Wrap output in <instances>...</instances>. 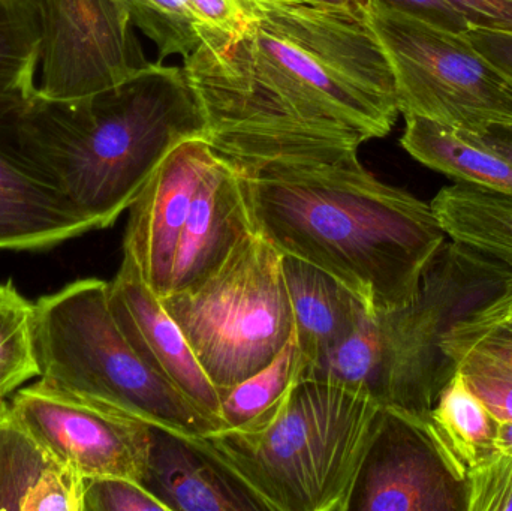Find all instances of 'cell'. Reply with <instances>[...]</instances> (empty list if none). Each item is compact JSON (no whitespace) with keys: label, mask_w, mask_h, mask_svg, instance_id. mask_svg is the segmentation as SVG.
Instances as JSON below:
<instances>
[{"label":"cell","mask_w":512,"mask_h":511,"mask_svg":"<svg viewBox=\"0 0 512 511\" xmlns=\"http://www.w3.org/2000/svg\"><path fill=\"white\" fill-rule=\"evenodd\" d=\"M141 485L167 511H270L213 452L206 437H185L155 426Z\"/></svg>","instance_id":"14"},{"label":"cell","mask_w":512,"mask_h":511,"mask_svg":"<svg viewBox=\"0 0 512 511\" xmlns=\"http://www.w3.org/2000/svg\"><path fill=\"white\" fill-rule=\"evenodd\" d=\"M306 360L292 333L276 359L221 396L225 429H242L273 410L289 390L304 380Z\"/></svg>","instance_id":"23"},{"label":"cell","mask_w":512,"mask_h":511,"mask_svg":"<svg viewBox=\"0 0 512 511\" xmlns=\"http://www.w3.org/2000/svg\"><path fill=\"white\" fill-rule=\"evenodd\" d=\"M484 141L512 164V128H498L483 135Z\"/></svg>","instance_id":"35"},{"label":"cell","mask_w":512,"mask_h":511,"mask_svg":"<svg viewBox=\"0 0 512 511\" xmlns=\"http://www.w3.org/2000/svg\"><path fill=\"white\" fill-rule=\"evenodd\" d=\"M240 173L256 233L375 312L408 303L448 239L429 203L376 179L357 152Z\"/></svg>","instance_id":"2"},{"label":"cell","mask_w":512,"mask_h":511,"mask_svg":"<svg viewBox=\"0 0 512 511\" xmlns=\"http://www.w3.org/2000/svg\"><path fill=\"white\" fill-rule=\"evenodd\" d=\"M445 354L453 360V356L463 350H478L502 360L512 368V332L504 329L478 330V332H462L451 330L442 344Z\"/></svg>","instance_id":"31"},{"label":"cell","mask_w":512,"mask_h":511,"mask_svg":"<svg viewBox=\"0 0 512 511\" xmlns=\"http://www.w3.org/2000/svg\"><path fill=\"white\" fill-rule=\"evenodd\" d=\"M303 2L336 9H360V0H303Z\"/></svg>","instance_id":"37"},{"label":"cell","mask_w":512,"mask_h":511,"mask_svg":"<svg viewBox=\"0 0 512 511\" xmlns=\"http://www.w3.org/2000/svg\"><path fill=\"white\" fill-rule=\"evenodd\" d=\"M39 375L33 303L21 296L14 282H5L0 285V420L11 416L6 398Z\"/></svg>","instance_id":"24"},{"label":"cell","mask_w":512,"mask_h":511,"mask_svg":"<svg viewBox=\"0 0 512 511\" xmlns=\"http://www.w3.org/2000/svg\"><path fill=\"white\" fill-rule=\"evenodd\" d=\"M203 29V42L222 41L245 29L248 9L242 0H186Z\"/></svg>","instance_id":"29"},{"label":"cell","mask_w":512,"mask_h":511,"mask_svg":"<svg viewBox=\"0 0 512 511\" xmlns=\"http://www.w3.org/2000/svg\"><path fill=\"white\" fill-rule=\"evenodd\" d=\"M361 2L376 3L382 8L409 15L453 32L465 33L469 29L468 21L447 0H360Z\"/></svg>","instance_id":"30"},{"label":"cell","mask_w":512,"mask_h":511,"mask_svg":"<svg viewBox=\"0 0 512 511\" xmlns=\"http://www.w3.org/2000/svg\"><path fill=\"white\" fill-rule=\"evenodd\" d=\"M430 206L448 239L512 270V192L457 182L442 188Z\"/></svg>","instance_id":"21"},{"label":"cell","mask_w":512,"mask_h":511,"mask_svg":"<svg viewBox=\"0 0 512 511\" xmlns=\"http://www.w3.org/2000/svg\"><path fill=\"white\" fill-rule=\"evenodd\" d=\"M421 425L451 473L463 482L472 468L496 452L499 420L459 371L445 384Z\"/></svg>","instance_id":"20"},{"label":"cell","mask_w":512,"mask_h":511,"mask_svg":"<svg viewBox=\"0 0 512 511\" xmlns=\"http://www.w3.org/2000/svg\"><path fill=\"white\" fill-rule=\"evenodd\" d=\"M108 299L114 318L138 356L204 416L225 429L218 389L128 252H123L122 264L108 282Z\"/></svg>","instance_id":"13"},{"label":"cell","mask_w":512,"mask_h":511,"mask_svg":"<svg viewBox=\"0 0 512 511\" xmlns=\"http://www.w3.org/2000/svg\"><path fill=\"white\" fill-rule=\"evenodd\" d=\"M12 126L27 162L96 230L114 225L179 144L206 135L183 68L161 62L74 101L36 92Z\"/></svg>","instance_id":"3"},{"label":"cell","mask_w":512,"mask_h":511,"mask_svg":"<svg viewBox=\"0 0 512 511\" xmlns=\"http://www.w3.org/2000/svg\"><path fill=\"white\" fill-rule=\"evenodd\" d=\"M348 511H466L465 482L451 473L420 419L384 407Z\"/></svg>","instance_id":"11"},{"label":"cell","mask_w":512,"mask_h":511,"mask_svg":"<svg viewBox=\"0 0 512 511\" xmlns=\"http://www.w3.org/2000/svg\"><path fill=\"white\" fill-rule=\"evenodd\" d=\"M469 27L512 33V0H447Z\"/></svg>","instance_id":"32"},{"label":"cell","mask_w":512,"mask_h":511,"mask_svg":"<svg viewBox=\"0 0 512 511\" xmlns=\"http://www.w3.org/2000/svg\"><path fill=\"white\" fill-rule=\"evenodd\" d=\"M132 24L158 47L165 57L191 56L201 42L203 29L186 0H120Z\"/></svg>","instance_id":"25"},{"label":"cell","mask_w":512,"mask_h":511,"mask_svg":"<svg viewBox=\"0 0 512 511\" xmlns=\"http://www.w3.org/2000/svg\"><path fill=\"white\" fill-rule=\"evenodd\" d=\"M496 450L512 458V420L510 422H499Z\"/></svg>","instance_id":"36"},{"label":"cell","mask_w":512,"mask_h":511,"mask_svg":"<svg viewBox=\"0 0 512 511\" xmlns=\"http://www.w3.org/2000/svg\"><path fill=\"white\" fill-rule=\"evenodd\" d=\"M41 80L50 101L113 89L152 66L120 0H32Z\"/></svg>","instance_id":"9"},{"label":"cell","mask_w":512,"mask_h":511,"mask_svg":"<svg viewBox=\"0 0 512 511\" xmlns=\"http://www.w3.org/2000/svg\"><path fill=\"white\" fill-rule=\"evenodd\" d=\"M33 338L39 378L53 386L185 437L222 429L138 356L102 279H78L36 300Z\"/></svg>","instance_id":"6"},{"label":"cell","mask_w":512,"mask_h":511,"mask_svg":"<svg viewBox=\"0 0 512 511\" xmlns=\"http://www.w3.org/2000/svg\"><path fill=\"white\" fill-rule=\"evenodd\" d=\"M462 332L504 329L512 332V278L499 296L454 326Z\"/></svg>","instance_id":"33"},{"label":"cell","mask_w":512,"mask_h":511,"mask_svg":"<svg viewBox=\"0 0 512 511\" xmlns=\"http://www.w3.org/2000/svg\"><path fill=\"white\" fill-rule=\"evenodd\" d=\"M382 411L360 390L307 378L252 425L206 441L270 511H348Z\"/></svg>","instance_id":"5"},{"label":"cell","mask_w":512,"mask_h":511,"mask_svg":"<svg viewBox=\"0 0 512 511\" xmlns=\"http://www.w3.org/2000/svg\"><path fill=\"white\" fill-rule=\"evenodd\" d=\"M472 45L512 80V33L469 27L465 32Z\"/></svg>","instance_id":"34"},{"label":"cell","mask_w":512,"mask_h":511,"mask_svg":"<svg viewBox=\"0 0 512 511\" xmlns=\"http://www.w3.org/2000/svg\"><path fill=\"white\" fill-rule=\"evenodd\" d=\"M242 2L245 29L201 42L183 65L221 158L239 170L324 161L390 134L396 78L361 8Z\"/></svg>","instance_id":"1"},{"label":"cell","mask_w":512,"mask_h":511,"mask_svg":"<svg viewBox=\"0 0 512 511\" xmlns=\"http://www.w3.org/2000/svg\"><path fill=\"white\" fill-rule=\"evenodd\" d=\"M282 267L307 368L348 338L369 308L342 282L306 261L283 255Z\"/></svg>","instance_id":"18"},{"label":"cell","mask_w":512,"mask_h":511,"mask_svg":"<svg viewBox=\"0 0 512 511\" xmlns=\"http://www.w3.org/2000/svg\"><path fill=\"white\" fill-rule=\"evenodd\" d=\"M86 482L54 459L12 411L0 420V510L84 511Z\"/></svg>","instance_id":"17"},{"label":"cell","mask_w":512,"mask_h":511,"mask_svg":"<svg viewBox=\"0 0 512 511\" xmlns=\"http://www.w3.org/2000/svg\"><path fill=\"white\" fill-rule=\"evenodd\" d=\"M457 371L469 389L492 411L499 422L512 420V368L502 360L478 350L454 354Z\"/></svg>","instance_id":"26"},{"label":"cell","mask_w":512,"mask_h":511,"mask_svg":"<svg viewBox=\"0 0 512 511\" xmlns=\"http://www.w3.org/2000/svg\"><path fill=\"white\" fill-rule=\"evenodd\" d=\"M466 511H512V458L496 450L465 477Z\"/></svg>","instance_id":"27"},{"label":"cell","mask_w":512,"mask_h":511,"mask_svg":"<svg viewBox=\"0 0 512 511\" xmlns=\"http://www.w3.org/2000/svg\"><path fill=\"white\" fill-rule=\"evenodd\" d=\"M403 149L421 164L457 182L512 192V164L484 141L421 116H405Z\"/></svg>","instance_id":"19"},{"label":"cell","mask_w":512,"mask_h":511,"mask_svg":"<svg viewBox=\"0 0 512 511\" xmlns=\"http://www.w3.org/2000/svg\"><path fill=\"white\" fill-rule=\"evenodd\" d=\"M282 260L255 231L200 284L161 299L221 396L273 362L294 333Z\"/></svg>","instance_id":"7"},{"label":"cell","mask_w":512,"mask_h":511,"mask_svg":"<svg viewBox=\"0 0 512 511\" xmlns=\"http://www.w3.org/2000/svg\"><path fill=\"white\" fill-rule=\"evenodd\" d=\"M511 278L501 261L447 239L408 303L391 311L367 309L348 338L307 366L304 380L352 387L382 407L424 419L457 371L444 339Z\"/></svg>","instance_id":"4"},{"label":"cell","mask_w":512,"mask_h":511,"mask_svg":"<svg viewBox=\"0 0 512 511\" xmlns=\"http://www.w3.org/2000/svg\"><path fill=\"white\" fill-rule=\"evenodd\" d=\"M12 416L60 464L86 480L143 482L152 426L41 380L11 396Z\"/></svg>","instance_id":"10"},{"label":"cell","mask_w":512,"mask_h":511,"mask_svg":"<svg viewBox=\"0 0 512 511\" xmlns=\"http://www.w3.org/2000/svg\"><path fill=\"white\" fill-rule=\"evenodd\" d=\"M252 233L255 227L242 173L219 156L198 188L180 236L170 294L200 284Z\"/></svg>","instance_id":"16"},{"label":"cell","mask_w":512,"mask_h":511,"mask_svg":"<svg viewBox=\"0 0 512 511\" xmlns=\"http://www.w3.org/2000/svg\"><path fill=\"white\" fill-rule=\"evenodd\" d=\"M84 511H167L141 483L107 477L86 482Z\"/></svg>","instance_id":"28"},{"label":"cell","mask_w":512,"mask_h":511,"mask_svg":"<svg viewBox=\"0 0 512 511\" xmlns=\"http://www.w3.org/2000/svg\"><path fill=\"white\" fill-rule=\"evenodd\" d=\"M12 122L0 120V251H42L96 230L27 162Z\"/></svg>","instance_id":"15"},{"label":"cell","mask_w":512,"mask_h":511,"mask_svg":"<svg viewBox=\"0 0 512 511\" xmlns=\"http://www.w3.org/2000/svg\"><path fill=\"white\" fill-rule=\"evenodd\" d=\"M39 29L32 0H0V120L17 116L36 95Z\"/></svg>","instance_id":"22"},{"label":"cell","mask_w":512,"mask_h":511,"mask_svg":"<svg viewBox=\"0 0 512 511\" xmlns=\"http://www.w3.org/2000/svg\"><path fill=\"white\" fill-rule=\"evenodd\" d=\"M219 155L203 138L179 144L129 207L123 252L161 299L170 294L174 258L198 188Z\"/></svg>","instance_id":"12"},{"label":"cell","mask_w":512,"mask_h":511,"mask_svg":"<svg viewBox=\"0 0 512 511\" xmlns=\"http://www.w3.org/2000/svg\"><path fill=\"white\" fill-rule=\"evenodd\" d=\"M396 78L399 110L472 134L512 128V80L466 38L361 2Z\"/></svg>","instance_id":"8"}]
</instances>
